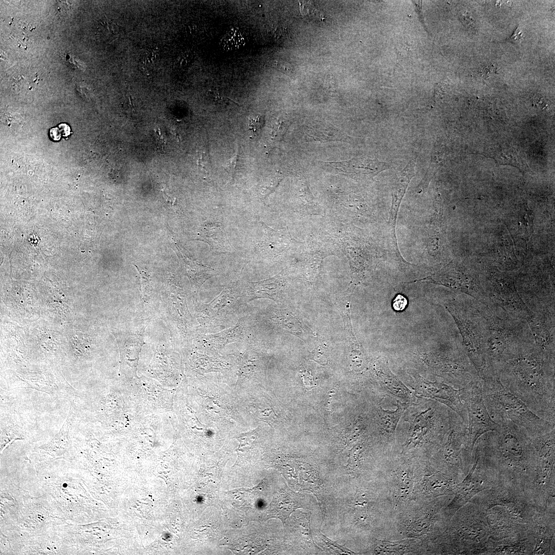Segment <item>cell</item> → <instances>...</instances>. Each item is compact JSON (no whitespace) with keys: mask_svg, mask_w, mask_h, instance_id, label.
Returning a JSON list of instances; mask_svg holds the SVG:
<instances>
[{"mask_svg":"<svg viewBox=\"0 0 555 555\" xmlns=\"http://www.w3.org/2000/svg\"><path fill=\"white\" fill-rule=\"evenodd\" d=\"M12 420L11 418L10 420H6V419L5 420L4 418L1 419V436H19V432L22 429L16 420Z\"/></svg>","mask_w":555,"mask_h":555,"instance_id":"29","label":"cell"},{"mask_svg":"<svg viewBox=\"0 0 555 555\" xmlns=\"http://www.w3.org/2000/svg\"><path fill=\"white\" fill-rule=\"evenodd\" d=\"M375 377L377 380L382 393L395 400L411 403L416 399L414 392L410 390L388 366V360L384 358L378 360L374 365Z\"/></svg>","mask_w":555,"mask_h":555,"instance_id":"18","label":"cell"},{"mask_svg":"<svg viewBox=\"0 0 555 555\" xmlns=\"http://www.w3.org/2000/svg\"><path fill=\"white\" fill-rule=\"evenodd\" d=\"M55 132H56V134H57V128H55ZM55 138H58V134H57V135H56Z\"/></svg>","mask_w":555,"mask_h":555,"instance_id":"39","label":"cell"},{"mask_svg":"<svg viewBox=\"0 0 555 555\" xmlns=\"http://www.w3.org/2000/svg\"><path fill=\"white\" fill-rule=\"evenodd\" d=\"M414 538L397 541L377 540L374 552L377 554H403L413 552L415 546L418 544Z\"/></svg>","mask_w":555,"mask_h":555,"instance_id":"25","label":"cell"},{"mask_svg":"<svg viewBox=\"0 0 555 555\" xmlns=\"http://www.w3.org/2000/svg\"><path fill=\"white\" fill-rule=\"evenodd\" d=\"M276 66L279 67V69L284 71H290L291 70V66L287 64V63L278 62L276 63Z\"/></svg>","mask_w":555,"mask_h":555,"instance_id":"38","label":"cell"},{"mask_svg":"<svg viewBox=\"0 0 555 555\" xmlns=\"http://www.w3.org/2000/svg\"><path fill=\"white\" fill-rule=\"evenodd\" d=\"M497 423L496 431L484 434L478 442L485 464L525 490L528 483H533L536 472V454L531 437L510 420Z\"/></svg>","mask_w":555,"mask_h":555,"instance_id":"2","label":"cell"},{"mask_svg":"<svg viewBox=\"0 0 555 555\" xmlns=\"http://www.w3.org/2000/svg\"><path fill=\"white\" fill-rule=\"evenodd\" d=\"M176 248L190 281L196 287L199 288L208 279L213 275V269L194 260L180 247L176 246Z\"/></svg>","mask_w":555,"mask_h":555,"instance_id":"23","label":"cell"},{"mask_svg":"<svg viewBox=\"0 0 555 555\" xmlns=\"http://www.w3.org/2000/svg\"><path fill=\"white\" fill-rule=\"evenodd\" d=\"M524 38V35L523 32L519 27H517L509 40L513 43H520L523 40Z\"/></svg>","mask_w":555,"mask_h":555,"instance_id":"35","label":"cell"},{"mask_svg":"<svg viewBox=\"0 0 555 555\" xmlns=\"http://www.w3.org/2000/svg\"><path fill=\"white\" fill-rule=\"evenodd\" d=\"M240 296L235 290L225 288L212 301L205 305L202 319L210 326L221 325L238 310Z\"/></svg>","mask_w":555,"mask_h":555,"instance_id":"17","label":"cell"},{"mask_svg":"<svg viewBox=\"0 0 555 555\" xmlns=\"http://www.w3.org/2000/svg\"><path fill=\"white\" fill-rule=\"evenodd\" d=\"M452 517L451 525L441 534V544L450 552L479 554L485 552L490 531L484 509L472 507Z\"/></svg>","mask_w":555,"mask_h":555,"instance_id":"6","label":"cell"},{"mask_svg":"<svg viewBox=\"0 0 555 555\" xmlns=\"http://www.w3.org/2000/svg\"><path fill=\"white\" fill-rule=\"evenodd\" d=\"M247 35L240 29L234 27L228 30L221 37L220 46L226 51L236 50L242 47L247 42Z\"/></svg>","mask_w":555,"mask_h":555,"instance_id":"27","label":"cell"},{"mask_svg":"<svg viewBox=\"0 0 555 555\" xmlns=\"http://www.w3.org/2000/svg\"><path fill=\"white\" fill-rule=\"evenodd\" d=\"M395 410H384L380 405L377 408L378 433L384 455L390 456L396 453V430L400 420L409 403L396 400Z\"/></svg>","mask_w":555,"mask_h":555,"instance_id":"16","label":"cell"},{"mask_svg":"<svg viewBox=\"0 0 555 555\" xmlns=\"http://www.w3.org/2000/svg\"><path fill=\"white\" fill-rule=\"evenodd\" d=\"M483 380L479 377L459 389L460 396L467 411L468 437L464 449L465 458L471 461L474 447L484 434L496 431L498 424L490 417L485 405L482 391Z\"/></svg>","mask_w":555,"mask_h":555,"instance_id":"9","label":"cell"},{"mask_svg":"<svg viewBox=\"0 0 555 555\" xmlns=\"http://www.w3.org/2000/svg\"><path fill=\"white\" fill-rule=\"evenodd\" d=\"M300 507V504L291 494L280 493L273 499L268 516L279 518L284 523L289 515Z\"/></svg>","mask_w":555,"mask_h":555,"instance_id":"24","label":"cell"},{"mask_svg":"<svg viewBox=\"0 0 555 555\" xmlns=\"http://www.w3.org/2000/svg\"><path fill=\"white\" fill-rule=\"evenodd\" d=\"M480 449L477 445L472 467L462 481L456 485L454 497L446 507V514L450 518L475 495L491 487L492 479L487 474L492 469L486 465Z\"/></svg>","mask_w":555,"mask_h":555,"instance_id":"12","label":"cell"},{"mask_svg":"<svg viewBox=\"0 0 555 555\" xmlns=\"http://www.w3.org/2000/svg\"><path fill=\"white\" fill-rule=\"evenodd\" d=\"M449 431L447 438L430 458L431 464L441 472L450 475L464 473L466 465L463 450L468 437V425L455 412L448 408Z\"/></svg>","mask_w":555,"mask_h":555,"instance_id":"10","label":"cell"},{"mask_svg":"<svg viewBox=\"0 0 555 555\" xmlns=\"http://www.w3.org/2000/svg\"><path fill=\"white\" fill-rule=\"evenodd\" d=\"M212 99L214 101L217 102H226L229 101L233 102L230 99L223 96L218 91H212L211 92Z\"/></svg>","mask_w":555,"mask_h":555,"instance_id":"36","label":"cell"},{"mask_svg":"<svg viewBox=\"0 0 555 555\" xmlns=\"http://www.w3.org/2000/svg\"><path fill=\"white\" fill-rule=\"evenodd\" d=\"M402 381L409 386L416 396L434 400L456 413L467 425V409L460 396V390L445 382L431 381L413 369L404 371Z\"/></svg>","mask_w":555,"mask_h":555,"instance_id":"11","label":"cell"},{"mask_svg":"<svg viewBox=\"0 0 555 555\" xmlns=\"http://www.w3.org/2000/svg\"><path fill=\"white\" fill-rule=\"evenodd\" d=\"M199 155L197 161L198 165L202 168H209L210 166L211 161L208 152L203 150Z\"/></svg>","mask_w":555,"mask_h":555,"instance_id":"34","label":"cell"},{"mask_svg":"<svg viewBox=\"0 0 555 555\" xmlns=\"http://www.w3.org/2000/svg\"><path fill=\"white\" fill-rule=\"evenodd\" d=\"M536 454V472L533 483L548 496L554 493L555 428L531 437Z\"/></svg>","mask_w":555,"mask_h":555,"instance_id":"15","label":"cell"},{"mask_svg":"<svg viewBox=\"0 0 555 555\" xmlns=\"http://www.w3.org/2000/svg\"><path fill=\"white\" fill-rule=\"evenodd\" d=\"M412 500L436 498L454 493L456 484L450 475L437 470L430 460L416 459Z\"/></svg>","mask_w":555,"mask_h":555,"instance_id":"14","label":"cell"},{"mask_svg":"<svg viewBox=\"0 0 555 555\" xmlns=\"http://www.w3.org/2000/svg\"><path fill=\"white\" fill-rule=\"evenodd\" d=\"M244 333V324L242 321H239L236 325L229 329L216 334L205 336L202 341L211 349L219 350L228 344L242 340Z\"/></svg>","mask_w":555,"mask_h":555,"instance_id":"22","label":"cell"},{"mask_svg":"<svg viewBox=\"0 0 555 555\" xmlns=\"http://www.w3.org/2000/svg\"><path fill=\"white\" fill-rule=\"evenodd\" d=\"M527 322L535 345L545 354L554 356V311L533 313Z\"/></svg>","mask_w":555,"mask_h":555,"instance_id":"20","label":"cell"},{"mask_svg":"<svg viewBox=\"0 0 555 555\" xmlns=\"http://www.w3.org/2000/svg\"><path fill=\"white\" fill-rule=\"evenodd\" d=\"M323 536H324L323 537L324 539L325 540V542H326L327 544H328L329 545H332L334 546H336L338 549L341 550L342 552H344L345 553H348V554H355V553L354 552H353L351 550L348 549L347 548L345 547L344 546H341V545L337 544L336 542L331 541V540H330L329 539L326 538L325 536L323 535Z\"/></svg>","mask_w":555,"mask_h":555,"instance_id":"37","label":"cell"},{"mask_svg":"<svg viewBox=\"0 0 555 555\" xmlns=\"http://www.w3.org/2000/svg\"><path fill=\"white\" fill-rule=\"evenodd\" d=\"M204 237L213 249H226V237L223 226L218 223L206 225Z\"/></svg>","mask_w":555,"mask_h":555,"instance_id":"26","label":"cell"},{"mask_svg":"<svg viewBox=\"0 0 555 555\" xmlns=\"http://www.w3.org/2000/svg\"><path fill=\"white\" fill-rule=\"evenodd\" d=\"M415 163L411 160L398 175L397 185L394 192V201L398 202L402 197L406 187L414 175Z\"/></svg>","mask_w":555,"mask_h":555,"instance_id":"28","label":"cell"},{"mask_svg":"<svg viewBox=\"0 0 555 555\" xmlns=\"http://www.w3.org/2000/svg\"><path fill=\"white\" fill-rule=\"evenodd\" d=\"M417 397L404 411L400 422L408 424L404 441L396 453L430 460L443 445L449 431L448 408L434 400Z\"/></svg>","mask_w":555,"mask_h":555,"instance_id":"3","label":"cell"},{"mask_svg":"<svg viewBox=\"0 0 555 555\" xmlns=\"http://www.w3.org/2000/svg\"><path fill=\"white\" fill-rule=\"evenodd\" d=\"M390 166L387 162L366 157H358L339 162H324L323 167L353 177H372Z\"/></svg>","mask_w":555,"mask_h":555,"instance_id":"21","label":"cell"},{"mask_svg":"<svg viewBox=\"0 0 555 555\" xmlns=\"http://www.w3.org/2000/svg\"><path fill=\"white\" fill-rule=\"evenodd\" d=\"M474 303V306L467 307L452 302L445 306L460 331L465 353L481 376L488 372L485 360L487 327L485 318L476 307V301Z\"/></svg>","mask_w":555,"mask_h":555,"instance_id":"7","label":"cell"},{"mask_svg":"<svg viewBox=\"0 0 555 555\" xmlns=\"http://www.w3.org/2000/svg\"><path fill=\"white\" fill-rule=\"evenodd\" d=\"M495 376L532 412L555 424L554 356L535 344L504 363Z\"/></svg>","mask_w":555,"mask_h":555,"instance_id":"1","label":"cell"},{"mask_svg":"<svg viewBox=\"0 0 555 555\" xmlns=\"http://www.w3.org/2000/svg\"><path fill=\"white\" fill-rule=\"evenodd\" d=\"M420 361L430 373L457 389L480 377L463 350L431 353L422 355Z\"/></svg>","mask_w":555,"mask_h":555,"instance_id":"8","label":"cell"},{"mask_svg":"<svg viewBox=\"0 0 555 555\" xmlns=\"http://www.w3.org/2000/svg\"><path fill=\"white\" fill-rule=\"evenodd\" d=\"M264 124V118L260 115H257L255 117L249 119L248 127L250 131L256 133L262 128Z\"/></svg>","mask_w":555,"mask_h":555,"instance_id":"32","label":"cell"},{"mask_svg":"<svg viewBox=\"0 0 555 555\" xmlns=\"http://www.w3.org/2000/svg\"><path fill=\"white\" fill-rule=\"evenodd\" d=\"M239 156V146H237L234 155L227 161L223 165L225 170L232 177H234L238 165Z\"/></svg>","mask_w":555,"mask_h":555,"instance_id":"31","label":"cell"},{"mask_svg":"<svg viewBox=\"0 0 555 555\" xmlns=\"http://www.w3.org/2000/svg\"><path fill=\"white\" fill-rule=\"evenodd\" d=\"M416 461V458L398 453L386 457L390 492L395 507L412 501Z\"/></svg>","mask_w":555,"mask_h":555,"instance_id":"13","label":"cell"},{"mask_svg":"<svg viewBox=\"0 0 555 555\" xmlns=\"http://www.w3.org/2000/svg\"><path fill=\"white\" fill-rule=\"evenodd\" d=\"M482 379L484 402L495 422L510 420L524 429L531 437L555 428V424L532 412L521 400L507 390L498 378L488 375Z\"/></svg>","mask_w":555,"mask_h":555,"instance_id":"5","label":"cell"},{"mask_svg":"<svg viewBox=\"0 0 555 555\" xmlns=\"http://www.w3.org/2000/svg\"><path fill=\"white\" fill-rule=\"evenodd\" d=\"M477 307L487 327V369L495 376L504 363L533 345L534 341L526 320L512 316L489 300L478 302Z\"/></svg>","mask_w":555,"mask_h":555,"instance_id":"4","label":"cell"},{"mask_svg":"<svg viewBox=\"0 0 555 555\" xmlns=\"http://www.w3.org/2000/svg\"><path fill=\"white\" fill-rule=\"evenodd\" d=\"M440 509L436 505L426 506L418 513H410L408 516L401 517L398 522L401 532L408 537L424 540L430 536Z\"/></svg>","mask_w":555,"mask_h":555,"instance_id":"19","label":"cell"},{"mask_svg":"<svg viewBox=\"0 0 555 555\" xmlns=\"http://www.w3.org/2000/svg\"><path fill=\"white\" fill-rule=\"evenodd\" d=\"M408 304L406 298L402 294L397 295L393 300L392 306L393 309L397 311L403 310Z\"/></svg>","mask_w":555,"mask_h":555,"instance_id":"33","label":"cell"},{"mask_svg":"<svg viewBox=\"0 0 555 555\" xmlns=\"http://www.w3.org/2000/svg\"><path fill=\"white\" fill-rule=\"evenodd\" d=\"M288 126V120L283 117L279 118L273 125L271 132L272 137L278 139L282 138Z\"/></svg>","mask_w":555,"mask_h":555,"instance_id":"30","label":"cell"}]
</instances>
